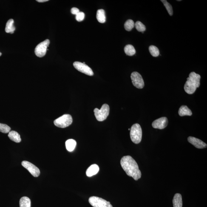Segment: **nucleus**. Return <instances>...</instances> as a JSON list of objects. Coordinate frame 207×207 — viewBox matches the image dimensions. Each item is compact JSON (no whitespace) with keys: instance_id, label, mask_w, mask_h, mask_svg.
<instances>
[{"instance_id":"1","label":"nucleus","mask_w":207,"mask_h":207,"mask_svg":"<svg viewBox=\"0 0 207 207\" xmlns=\"http://www.w3.org/2000/svg\"><path fill=\"white\" fill-rule=\"evenodd\" d=\"M120 163L122 168L128 176L132 177L136 181L140 178L141 171L139 169L137 162L132 157L129 155L124 156L120 160Z\"/></svg>"},{"instance_id":"2","label":"nucleus","mask_w":207,"mask_h":207,"mask_svg":"<svg viewBox=\"0 0 207 207\" xmlns=\"http://www.w3.org/2000/svg\"><path fill=\"white\" fill-rule=\"evenodd\" d=\"M201 76L194 72H191L187 79L184 86L185 92L188 94L191 95L195 92L197 88L200 86Z\"/></svg>"},{"instance_id":"3","label":"nucleus","mask_w":207,"mask_h":207,"mask_svg":"<svg viewBox=\"0 0 207 207\" xmlns=\"http://www.w3.org/2000/svg\"><path fill=\"white\" fill-rule=\"evenodd\" d=\"M142 129L140 125L135 123L131 127L130 130V137L131 140L135 144H138L141 141L142 139Z\"/></svg>"},{"instance_id":"4","label":"nucleus","mask_w":207,"mask_h":207,"mask_svg":"<svg viewBox=\"0 0 207 207\" xmlns=\"http://www.w3.org/2000/svg\"><path fill=\"white\" fill-rule=\"evenodd\" d=\"M110 108L109 105L106 104H104L101 109L95 108L94 112L96 118L99 121L101 122L106 120L109 114Z\"/></svg>"},{"instance_id":"5","label":"nucleus","mask_w":207,"mask_h":207,"mask_svg":"<svg viewBox=\"0 0 207 207\" xmlns=\"http://www.w3.org/2000/svg\"><path fill=\"white\" fill-rule=\"evenodd\" d=\"M72 123V116L66 114L54 120V123L57 127L64 128L70 126Z\"/></svg>"},{"instance_id":"6","label":"nucleus","mask_w":207,"mask_h":207,"mask_svg":"<svg viewBox=\"0 0 207 207\" xmlns=\"http://www.w3.org/2000/svg\"><path fill=\"white\" fill-rule=\"evenodd\" d=\"M89 203L93 207H113L110 202L96 197H92L89 199Z\"/></svg>"},{"instance_id":"7","label":"nucleus","mask_w":207,"mask_h":207,"mask_svg":"<svg viewBox=\"0 0 207 207\" xmlns=\"http://www.w3.org/2000/svg\"><path fill=\"white\" fill-rule=\"evenodd\" d=\"M50 43V41L47 39L38 44L35 50V54L37 56L40 58L44 57L46 55Z\"/></svg>"},{"instance_id":"8","label":"nucleus","mask_w":207,"mask_h":207,"mask_svg":"<svg viewBox=\"0 0 207 207\" xmlns=\"http://www.w3.org/2000/svg\"><path fill=\"white\" fill-rule=\"evenodd\" d=\"M131 77L132 84L135 87L138 89H143L144 87V82L140 73L137 72H133Z\"/></svg>"},{"instance_id":"9","label":"nucleus","mask_w":207,"mask_h":207,"mask_svg":"<svg viewBox=\"0 0 207 207\" xmlns=\"http://www.w3.org/2000/svg\"><path fill=\"white\" fill-rule=\"evenodd\" d=\"M74 67L80 72L86 75L92 76L94 75V72L92 69L86 64H84L80 62L76 61L73 63Z\"/></svg>"},{"instance_id":"10","label":"nucleus","mask_w":207,"mask_h":207,"mask_svg":"<svg viewBox=\"0 0 207 207\" xmlns=\"http://www.w3.org/2000/svg\"><path fill=\"white\" fill-rule=\"evenodd\" d=\"M21 165L27 170L34 177H37L40 175L39 169L30 162L27 161H24L21 162Z\"/></svg>"},{"instance_id":"11","label":"nucleus","mask_w":207,"mask_h":207,"mask_svg":"<svg viewBox=\"0 0 207 207\" xmlns=\"http://www.w3.org/2000/svg\"><path fill=\"white\" fill-rule=\"evenodd\" d=\"M168 120L166 117H162L154 120L152 123L153 127L155 129H163L167 126Z\"/></svg>"},{"instance_id":"12","label":"nucleus","mask_w":207,"mask_h":207,"mask_svg":"<svg viewBox=\"0 0 207 207\" xmlns=\"http://www.w3.org/2000/svg\"><path fill=\"white\" fill-rule=\"evenodd\" d=\"M188 142L193 145L196 148L199 149H204L207 147V145L199 139L193 137H189L188 138Z\"/></svg>"},{"instance_id":"13","label":"nucleus","mask_w":207,"mask_h":207,"mask_svg":"<svg viewBox=\"0 0 207 207\" xmlns=\"http://www.w3.org/2000/svg\"><path fill=\"white\" fill-rule=\"evenodd\" d=\"M100 170L99 167L96 164H93L89 166L86 171V175L91 177L98 174Z\"/></svg>"},{"instance_id":"14","label":"nucleus","mask_w":207,"mask_h":207,"mask_svg":"<svg viewBox=\"0 0 207 207\" xmlns=\"http://www.w3.org/2000/svg\"><path fill=\"white\" fill-rule=\"evenodd\" d=\"M173 203L174 207H182L183 202L181 194L177 193L174 195L173 198Z\"/></svg>"},{"instance_id":"15","label":"nucleus","mask_w":207,"mask_h":207,"mask_svg":"<svg viewBox=\"0 0 207 207\" xmlns=\"http://www.w3.org/2000/svg\"><path fill=\"white\" fill-rule=\"evenodd\" d=\"M178 114L181 117L185 115L191 116L192 115V112L187 106H182L179 109Z\"/></svg>"},{"instance_id":"16","label":"nucleus","mask_w":207,"mask_h":207,"mask_svg":"<svg viewBox=\"0 0 207 207\" xmlns=\"http://www.w3.org/2000/svg\"><path fill=\"white\" fill-rule=\"evenodd\" d=\"M8 137L11 140L15 143H20L21 141V139L19 134L16 131H10L8 134Z\"/></svg>"},{"instance_id":"17","label":"nucleus","mask_w":207,"mask_h":207,"mask_svg":"<svg viewBox=\"0 0 207 207\" xmlns=\"http://www.w3.org/2000/svg\"><path fill=\"white\" fill-rule=\"evenodd\" d=\"M14 21L13 19H10L7 21L6 25L5 31L6 33H13L15 30V28L14 25Z\"/></svg>"},{"instance_id":"18","label":"nucleus","mask_w":207,"mask_h":207,"mask_svg":"<svg viewBox=\"0 0 207 207\" xmlns=\"http://www.w3.org/2000/svg\"><path fill=\"white\" fill-rule=\"evenodd\" d=\"M66 149L69 152H72L76 146V142L75 140L70 139L67 140L65 143Z\"/></svg>"},{"instance_id":"19","label":"nucleus","mask_w":207,"mask_h":207,"mask_svg":"<svg viewBox=\"0 0 207 207\" xmlns=\"http://www.w3.org/2000/svg\"><path fill=\"white\" fill-rule=\"evenodd\" d=\"M96 18L99 22L104 23L106 21L105 11L103 9H99L97 12Z\"/></svg>"},{"instance_id":"20","label":"nucleus","mask_w":207,"mask_h":207,"mask_svg":"<svg viewBox=\"0 0 207 207\" xmlns=\"http://www.w3.org/2000/svg\"><path fill=\"white\" fill-rule=\"evenodd\" d=\"M124 52L127 55L129 56H132L135 55L136 51L133 46L131 45H127L124 47Z\"/></svg>"},{"instance_id":"21","label":"nucleus","mask_w":207,"mask_h":207,"mask_svg":"<svg viewBox=\"0 0 207 207\" xmlns=\"http://www.w3.org/2000/svg\"><path fill=\"white\" fill-rule=\"evenodd\" d=\"M20 207H31V201L27 197H23L20 199Z\"/></svg>"},{"instance_id":"22","label":"nucleus","mask_w":207,"mask_h":207,"mask_svg":"<svg viewBox=\"0 0 207 207\" xmlns=\"http://www.w3.org/2000/svg\"><path fill=\"white\" fill-rule=\"evenodd\" d=\"M124 26L125 30L127 31H131L135 27V23L132 20L129 19L125 22Z\"/></svg>"},{"instance_id":"23","label":"nucleus","mask_w":207,"mask_h":207,"mask_svg":"<svg viewBox=\"0 0 207 207\" xmlns=\"http://www.w3.org/2000/svg\"><path fill=\"white\" fill-rule=\"evenodd\" d=\"M149 51L151 55L154 57H158L160 55L159 49L156 46L151 45L149 47Z\"/></svg>"},{"instance_id":"24","label":"nucleus","mask_w":207,"mask_h":207,"mask_svg":"<svg viewBox=\"0 0 207 207\" xmlns=\"http://www.w3.org/2000/svg\"><path fill=\"white\" fill-rule=\"evenodd\" d=\"M136 29L139 32H144L146 30V27L144 24H143L141 21H137L135 24Z\"/></svg>"},{"instance_id":"25","label":"nucleus","mask_w":207,"mask_h":207,"mask_svg":"<svg viewBox=\"0 0 207 207\" xmlns=\"http://www.w3.org/2000/svg\"><path fill=\"white\" fill-rule=\"evenodd\" d=\"M161 1H162V3H163L169 14L170 16H172L173 15V10L172 7L171 5L167 2V1H165V0H163V1L161 0Z\"/></svg>"},{"instance_id":"26","label":"nucleus","mask_w":207,"mask_h":207,"mask_svg":"<svg viewBox=\"0 0 207 207\" xmlns=\"http://www.w3.org/2000/svg\"><path fill=\"white\" fill-rule=\"evenodd\" d=\"M11 128L7 125L0 123V132L3 133H8L10 132Z\"/></svg>"},{"instance_id":"27","label":"nucleus","mask_w":207,"mask_h":207,"mask_svg":"<svg viewBox=\"0 0 207 207\" xmlns=\"http://www.w3.org/2000/svg\"><path fill=\"white\" fill-rule=\"evenodd\" d=\"M84 14L82 12H80L76 15V19L78 21H82L84 19Z\"/></svg>"},{"instance_id":"28","label":"nucleus","mask_w":207,"mask_h":207,"mask_svg":"<svg viewBox=\"0 0 207 207\" xmlns=\"http://www.w3.org/2000/svg\"><path fill=\"white\" fill-rule=\"evenodd\" d=\"M71 13H72V14L76 15L79 12H80V10L78 8H77L76 7H73L71 9Z\"/></svg>"},{"instance_id":"29","label":"nucleus","mask_w":207,"mask_h":207,"mask_svg":"<svg viewBox=\"0 0 207 207\" xmlns=\"http://www.w3.org/2000/svg\"><path fill=\"white\" fill-rule=\"evenodd\" d=\"M48 1L49 0H37V1L39 2H44Z\"/></svg>"},{"instance_id":"30","label":"nucleus","mask_w":207,"mask_h":207,"mask_svg":"<svg viewBox=\"0 0 207 207\" xmlns=\"http://www.w3.org/2000/svg\"><path fill=\"white\" fill-rule=\"evenodd\" d=\"M2 55V53L1 52H0V56Z\"/></svg>"},{"instance_id":"31","label":"nucleus","mask_w":207,"mask_h":207,"mask_svg":"<svg viewBox=\"0 0 207 207\" xmlns=\"http://www.w3.org/2000/svg\"><path fill=\"white\" fill-rule=\"evenodd\" d=\"M128 130H129V131H130L131 129H128Z\"/></svg>"}]
</instances>
